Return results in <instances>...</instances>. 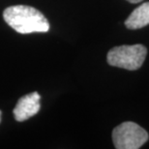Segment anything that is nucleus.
<instances>
[{"mask_svg":"<svg viewBox=\"0 0 149 149\" xmlns=\"http://www.w3.org/2000/svg\"><path fill=\"white\" fill-rule=\"evenodd\" d=\"M3 17L8 25L20 34L43 33L49 30V23L46 17L31 6H10L3 12Z\"/></svg>","mask_w":149,"mask_h":149,"instance_id":"1","label":"nucleus"},{"mask_svg":"<svg viewBox=\"0 0 149 149\" xmlns=\"http://www.w3.org/2000/svg\"><path fill=\"white\" fill-rule=\"evenodd\" d=\"M146 54L147 49L143 45H123L112 47L108 52L107 61L111 66L135 71L142 66Z\"/></svg>","mask_w":149,"mask_h":149,"instance_id":"2","label":"nucleus"},{"mask_svg":"<svg viewBox=\"0 0 149 149\" xmlns=\"http://www.w3.org/2000/svg\"><path fill=\"white\" fill-rule=\"evenodd\" d=\"M148 139V133L135 122H123L112 131V141L117 149H139Z\"/></svg>","mask_w":149,"mask_h":149,"instance_id":"3","label":"nucleus"},{"mask_svg":"<svg viewBox=\"0 0 149 149\" xmlns=\"http://www.w3.org/2000/svg\"><path fill=\"white\" fill-rule=\"evenodd\" d=\"M41 96L38 92H32L25 96H22L17 101L14 109V117L17 121L22 122L29 119L40 111Z\"/></svg>","mask_w":149,"mask_h":149,"instance_id":"4","label":"nucleus"},{"mask_svg":"<svg viewBox=\"0 0 149 149\" xmlns=\"http://www.w3.org/2000/svg\"><path fill=\"white\" fill-rule=\"evenodd\" d=\"M149 24V2H145L134 10L125 20L128 29H141Z\"/></svg>","mask_w":149,"mask_h":149,"instance_id":"5","label":"nucleus"},{"mask_svg":"<svg viewBox=\"0 0 149 149\" xmlns=\"http://www.w3.org/2000/svg\"><path fill=\"white\" fill-rule=\"evenodd\" d=\"M127 1H129L130 3H139V2H141V1H142V0H127Z\"/></svg>","mask_w":149,"mask_h":149,"instance_id":"6","label":"nucleus"},{"mask_svg":"<svg viewBox=\"0 0 149 149\" xmlns=\"http://www.w3.org/2000/svg\"><path fill=\"white\" fill-rule=\"evenodd\" d=\"M0 122H1V111H0Z\"/></svg>","mask_w":149,"mask_h":149,"instance_id":"7","label":"nucleus"}]
</instances>
